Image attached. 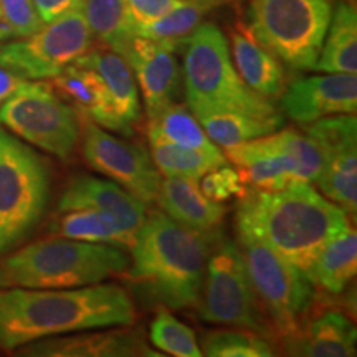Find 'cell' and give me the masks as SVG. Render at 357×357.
I'll list each match as a JSON object with an SVG mask.
<instances>
[{
  "label": "cell",
  "mask_w": 357,
  "mask_h": 357,
  "mask_svg": "<svg viewBox=\"0 0 357 357\" xmlns=\"http://www.w3.org/2000/svg\"><path fill=\"white\" fill-rule=\"evenodd\" d=\"M136 306L123 287L98 283L82 288H0V349L63 334L123 328L136 323Z\"/></svg>",
  "instance_id": "1"
},
{
  "label": "cell",
  "mask_w": 357,
  "mask_h": 357,
  "mask_svg": "<svg viewBox=\"0 0 357 357\" xmlns=\"http://www.w3.org/2000/svg\"><path fill=\"white\" fill-rule=\"evenodd\" d=\"M218 240V230H192L154 211L129 248L131 261L124 276L149 306L167 310L197 306L208 255Z\"/></svg>",
  "instance_id": "2"
},
{
  "label": "cell",
  "mask_w": 357,
  "mask_h": 357,
  "mask_svg": "<svg viewBox=\"0 0 357 357\" xmlns=\"http://www.w3.org/2000/svg\"><path fill=\"white\" fill-rule=\"evenodd\" d=\"M236 225L261 238L307 278L324 245L351 227L344 208L303 181L273 192L245 190Z\"/></svg>",
  "instance_id": "3"
},
{
  "label": "cell",
  "mask_w": 357,
  "mask_h": 357,
  "mask_svg": "<svg viewBox=\"0 0 357 357\" xmlns=\"http://www.w3.org/2000/svg\"><path fill=\"white\" fill-rule=\"evenodd\" d=\"M126 248L53 235L15 248L0 260V288L66 289L126 273Z\"/></svg>",
  "instance_id": "4"
},
{
  "label": "cell",
  "mask_w": 357,
  "mask_h": 357,
  "mask_svg": "<svg viewBox=\"0 0 357 357\" xmlns=\"http://www.w3.org/2000/svg\"><path fill=\"white\" fill-rule=\"evenodd\" d=\"M184 88L187 108L195 118L215 113L278 114L273 100L248 88L231 61L225 35L212 22H202L185 42Z\"/></svg>",
  "instance_id": "5"
},
{
  "label": "cell",
  "mask_w": 357,
  "mask_h": 357,
  "mask_svg": "<svg viewBox=\"0 0 357 357\" xmlns=\"http://www.w3.org/2000/svg\"><path fill=\"white\" fill-rule=\"evenodd\" d=\"M50 195L48 160L0 128V258L33 234Z\"/></svg>",
  "instance_id": "6"
},
{
  "label": "cell",
  "mask_w": 357,
  "mask_h": 357,
  "mask_svg": "<svg viewBox=\"0 0 357 357\" xmlns=\"http://www.w3.org/2000/svg\"><path fill=\"white\" fill-rule=\"evenodd\" d=\"M333 15V0H250L248 29L291 70H314Z\"/></svg>",
  "instance_id": "7"
},
{
  "label": "cell",
  "mask_w": 357,
  "mask_h": 357,
  "mask_svg": "<svg viewBox=\"0 0 357 357\" xmlns=\"http://www.w3.org/2000/svg\"><path fill=\"white\" fill-rule=\"evenodd\" d=\"M238 248L248 278L271 329L281 339L293 336L311 310L314 289L310 278L270 245L236 225Z\"/></svg>",
  "instance_id": "8"
},
{
  "label": "cell",
  "mask_w": 357,
  "mask_h": 357,
  "mask_svg": "<svg viewBox=\"0 0 357 357\" xmlns=\"http://www.w3.org/2000/svg\"><path fill=\"white\" fill-rule=\"evenodd\" d=\"M195 307L205 323L248 329L266 339L275 334L248 278L238 245L229 238L220 236L208 255Z\"/></svg>",
  "instance_id": "9"
},
{
  "label": "cell",
  "mask_w": 357,
  "mask_h": 357,
  "mask_svg": "<svg viewBox=\"0 0 357 357\" xmlns=\"http://www.w3.org/2000/svg\"><path fill=\"white\" fill-rule=\"evenodd\" d=\"M0 126L61 160L73 158L82 134L78 113L52 84L30 79L0 105Z\"/></svg>",
  "instance_id": "10"
},
{
  "label": "cell",
  "mask_w": 357,
  "mask_h": 357,
  "mask_svg": "<svg viewBox=\"0 0 357 357\" xmlns=\"http://www.w3.org/2000/svg\"><path fill=\"white\" fill-rule=\"evenodd\" d=\"M93 48V35L82 8H71L32 35L0 45V65L17 77L43 82Z\"/></svg>",
  "instance_id": "11"
},
{
  "label": "cell",
  "mask_w": 357,
  "mask_h": 357,
  "mask_svg": "<svg viewBox=\"0 0 357 357\" xmlns=\"http://www.w3.org/2000/svg\"><path fill=\"white\" fill-rule=\"evenodd\" d=\"M79 141L89 167L109 177L144 204L155 202L162 178L144 146L119 139L89 119L82 123Z\"/></svg>",
  "instance_id": "12"
},
{
  "label": "cell",
  "mask_w": 357,
  "mask_h": 357,
  "mask_svg": "<svg viewBox=\"0 0 357 357\" xmlns=\"http://www.w3.org/2000/svg\"><path fill=\"white\" fill-rule=\"evenodd\" d=\"M305 132L319 146L324 167L316 178L324 197L354 217L357 211V121L337 114L306 124Z\"/></svg>",
  "instance_id": "13"
},
{
  "label": "cell",
  "mask_w": 357,
  "mask_h": 357,
  "mask_svg": "<svg viewBox=\"0 0 357 357\" xmlns=\"http://www.w3.org/2000/svg\"><path fill=\"white\" fill-rule=\"evenodd\" d=\"M280 101L283 113L303 126L328 116L354 114L356 73H326L293 79L284 86Z\"/></svg>",
  "instance_id": "14"
},
{
  "label": "cell",
  "mask_w": 357,
  "mask_h": 357,
  "mask_svg": "<svg viewBox=\"0 0 357 357\" xmlns=\"http://www.w3.org/2000/svg\"><path fill=\"white\" fill-rule=\"evenodd\" d=\"M176 52L169 43L134 37L123 55L139 83L149 119L174 105L181 93L182 71Z\"/></svg>",
  "instance_id": "15"
},
{
  "label": "cell",
  "mask_w": 357,
  "mask_h": 357,
  "mask_svg": "<svg viewBox=\"0 0 357 357\" xmlns=\"http://www.w3.org/2000/svg\"><path fill=\"white\" fill-rule=\"evenodd\" d=\"M83 333V331H82ZM19 356L33 357H137L160 356L151 349L137 329H109L83 334H63L29 342L17 349Z\"/></svg>",
  "instance_id": "16"
},
{
  "label": "cell",
  "mask_w": 357,
  "mask_h": 357,
  "mask_svg": "<svg viewBox=\"0 0 357 357\" xmlns=\"http://www.w3.org/2000/svg\"><path fill=\"white\" fill-rule=\"evenodd\" d=\"M95 208L114 217L129 234L136 236L147 218V204L142 202L113 181H105L86 174L71 177L61 192L56 212Z\"/></svg>",
  "instance_id": "17"
},
{
  "label": "cell",
  "mask_w": 357,
  "mask_h": 357,
  "mask_svg": "<svg viewBox=\"0 0 357 357\" xmlns=\"http://www.w3.org/2000/svg\"><path fill=\"white\" fill-rule=\"evenodd\" d=\"M56 95L68 102L77 113L106 131L131 136L134 128L119 118L113 108L109 93L100 75L88 66L73 63L52 78Z\"/></svg>",
  "instance_id": "18"
},
{
  "label": "cell",
  "mask_w": 357,
  "mask_h": 357,
  "mask_svg": "<svg viewBox=\"0 0 357 357\" xmlns=\"http://www.w3.org/2000/svg\"><path fill=\"white\" fill-rule=\"evenodd\" d=\"M223 151L227 159L238 167L243 184H250L257 190H281L300 181L296 160L271 146L266 136L225 147Z\"/></svg>",
  "instance_id": "19"
},
{
  "label": "cell",
  "mask_w": 357,
  "mask_h": 357,
  "mask_svg": "<svg viewBox=\"0 0 357 357\" xmlns=\"http://www.w3.org/2000/svg\"><path fill=\"white\" fill-rule=\"evenodd\" d=\"M230 45L231 61L245 84L258 95L280 100L287 79L278 58L271 55L242 22H236L230 29Z\"/></svg>",
  "instance_id": "20"
},
{
  "label": "cell",
  "mask_w": 357,
  "mask_h": 357,
  "mask_svg": "<svg viewBox=\"0 0 357 357\" xmlns=\"http://www.w3.org/2000/svg\"><path fill=\"white\" fill-rule=\"evenodd\" d=\"M287 354L305 357L356 356V326L342 311L331 310L301 324L293 336L283 339Z\"/></svg>",
  "instance_id": "21"
},
{
  "label": "cell",
  "mask_w": 357,
  "mask_h": 357,
  "mask_svg": "<svg viewBox=\"0 0 357 357\" xmlns=\"http://www.w3.org/2000/svg\"><path fill=\"white\" fill-rule=\"evenodd\" d=\"M160 212L172 220L199 231H213L223 222L227 208L202 194L199 181L166 177L160 181L158 197Z\"/></svg>",
  "instance_id": "22"
},
{
  "label": "cell",
  "mask_w": 357,
  "mask_h": 357,
  "mask_svg": "<svg viewBox=\"0 0 357 357\" xmlns=\"http://www.w3.org/2000/svg\"><path fill=\"white\" fill-rule=\"evenodd\" d=\"M75 63L93 68L100 75L108 89L114 111L124 123L134 128L141 118L139 91L126 58L109 48L100 47L96 50L91 48Z\"/></svg>",
  "instance_id": "23"
},
{
  "label": "cell",
  "mask_w": 357,
  "mask_h": 357,
  "mask_svg": "<svg viewBox=\"0 0 357 357\" xmlns=\"http://www.w3.org/2000/svg\"><path fill=\"white\" fill-rule=\"evenodd\" d=\"M321 73L357 71V12L349 2H337L314 66Z\"/></svg>",
  "instance_id": "24"
},
{
  "label": "cell",
  "mask_w": 357,
  "mask_h": 357,
  "mask_svg": "<svg viewBox=\"0 0 357 357\" xmlns=\"http://www.w3.org/2000/svg\"><path fill=\"white\" fill-rule=\"evenodd\" d=\"M48 230H50V235L82 240V242L114 245V247L128 250L136 240V236L129 234L114 217L95 211V208L58 212Z\"/></svg>",
  "instance_id": "25"
},
{
  "label": "cell",
  "mask_w": 357,
  "mask_h": 357,
  "mask_svg": "<svg viewBox=\"0 0 357 357\" xmlns=\"http://www.w3.org/2000/svg\"><path fill=\"white\" fill-rule=\"evenodd\" d=\"M357 271V234L347 227L329 240L316 257L310 271V281L331 294L347 288Z\"/></svg>",
  "instance_id": "26"
},
{
  "label": "cell",
  "mask_w": 357,
  "mask_h": 357,
  "mask_svg": "<svg viewBox=\"0 0 357 357\" xmlns=\"http://www.w3.org/2000/svg\"><path fill=\"white\" fill-rule=\"evenodd\" d=\"M208 139L220 147H230L257 139L283 128V114L257 116L248 113H215L197 118Z\"/></svg>",
  "instance_id": "27"
},
{
  "label": "cell",
  "mask_w": 357,
  "mask_h": 357,
  "mask_svg": "<svg viewBox=\"0 0 357 357\" xmlns=\"http://www.w3.org/2000/svg\"><path fill=\"white\" fill-rule=\"evenodd\" d=\"M79 8L93 38L100 40L102 47L124 55L131 40L136 37L124 0H82Z\"/></svg>",
  "instance_id": "28"
},
{
  "label": "cell",
  "mask_w": 357,
  "mask_h": 357,
  "mask_svg": "<svg viewBox=\"0 0 357 357\" xmlns=\"http://www.w3.org/2000/svg\"><path fill=\"white\" fill-rule=\"evenodd\" d=\"M149 144L154 166L164 177L200 181V177L208 171L229 162L227 155L218 147L204 151L167 144V142H149Z\"/></svg>",
  "instance_id": "29"
},
{
  "label": "cell",
  "mask_w": 357,
  "mask_h": 357,
  "mask_svg": "<svg viewBox=\"0 0 357 357\" xmlns=\"http://www.w3.org/2000/svg\"><path fill=\"white\" fill-rule=\"evenodd\" d=\"M149 142H167V144L189 147V149H215V142L208 139L207 132L200 126L192 111L185 105L169 106L147 124Z\"/></svg>",
  "instance_id": "30"
},
{
  "label": "cell",
  "mask_w": 357,
  "mask_h": 357,
  "mask_svg": "<svg viewBox=\"0 0 357 357\" xmlns=\"http://www.w3.org/2000/svg\"><path fill=\"white\" fill-rule=\"evenodd\" d=\"M207 8L197 6V3L184 2L167 15L160 17L153 24L141 26L136 32V37H144L155 42L169 43L172 47H182L185 38L194 32L204 22Z\"/></svg>",
  "instance_id": "31"
},
{
  "label": "cell",
  "mask_w": 357,
  "mask_h": 357,
  "mask_svg": "<svg viewBox=\"0 0 357 357\" xmlns=\"http://www.w3.org/2000/svg\"><path fill=\"white\" fill-rule=\"evenodd\" d=\"M149 341L153 342L155 349L162 351L164 354L169 356H204L194 331L182 321H178L167 307H159L158 314L151 323Z\"/></svg>",
  "instance_id": "32"
},
{
  "label": "cell",
  "mask_w": 357,
  "mask_h": 357,
  "mask_svg": "<svg viewBox=\"0 0 357 357\" xmlns=\"http://www.w3.org/2000/svg\"><path fill=\"white\" fill-rule=\"evenodd\" d=\"M200 349L208 357H270L276 354L266 337L238 328L207 333Z\"/></svg>",
  "instance_id": "33"
},
{
  "label": "cell",
  "mask_w": 357,
  "mask_h": 357,
  "mask_svg": "<svg viewBox=\"0 0 357 357\" xmlns=\"http://www.w3.org/2000/svg\"><path fill=\"white\" fill-rule=\"evenodd\" d=\"M266 139L271 146L281 153L291 155L298 164L300 181L316 182L324 167V155L319 146L307 136L296 129H278V131L266 134Z\"/></svg>",
  "instance_id": "34"
},
{
  "label": "cell",
  "mask_w": 357,
  "mask_h": 357,
  "mask_svg": "<svg viewBox=\"0 0 357 357\" xmlns=\"http://www.w3.org/2000/svg\"><path fill=\"white\" fill-rule=\"evenodd\" d=\"M199 187L205 197L218 204L227 202L234 197L240 199L245 194V184L240 178L238 171L227 166V164L212 169L200 177Z\"/></svg>",
  "instance_id": "35"
},
{
  "label": "cell",
  "mask_w": 357,
  "mask_h": 357,
  "mask_svg": "<svg viewBox=\"0 0 357 357\" xmlns=\"http://www.w3.org/2000/svg\"><path fill=\"white\" fill-rule=\"evenodd\" d=\"M0 19L10 26L13 38L32 35L43 26L32 0H0Z\"/></svg>",
  "instance_id": "36"
},
{
  "label": "cell",
  "mask_w": 357,
  "mask_h": 357,
  "mask_svg": "<svg viewBox=\"0 0 357 357\" xmlns=\"http://www.w3.org/2000/svg\"><path fill=\"white\" fill-rule=\"evenodd\" d=\"M184 2L185 0H124V7L132 25V32L136 35L141 26L159 20Z\"/></svg>",
  "instance_id": "37"
},
{
  "label": "cell",
  "mask_w": 357,
  "mask_h": 357,
  "mask_svg": "<svg viewBox=\"0 0 357 357\" xmlns=\"http://www.w3.org/2000/svg\"><path fill=\"white\" fill-rule=\"evenodd\" d=\"M35 12L42 24H50L56 20L58 17L65 15L71 8H77L82 3V0H32Z\"/></svg>",
  "instance_id": "38"
},
{
  "label": "cell",
  "mask_w": 357,
  "mask_h": 357,
  "mask_svg": "<svg viewBox=\"0 0 357 357\" xmlns=\"http://www.w3.org/2000/svg\"><path fill=\"white\" fill-rule=\"evenodd\" d=\"M26 82H29V79L17 77V75H13L12 71H8L7 68H3V66L0 65V105H2L7 98H10L17 89L24 86Z\"/></svg>",
  "instance_id": "39"
},
{
  "label": "cell",
  "mask_w": 357,
  "mask_h": 357,
  "mask_svg": "<svg viewBox=\"0 0 357 357\" xmlns=\"http://www.w3.org/2000/svg\"><path fill=\"white\" fill-rule=\"evenodd\" d=\"M185 2L197 3V6L207 8V10H212V8H218L223 6H234V3L242 2V0H185Z\"/></svg>",
  "instance_id": "40"
}]
</instances>
